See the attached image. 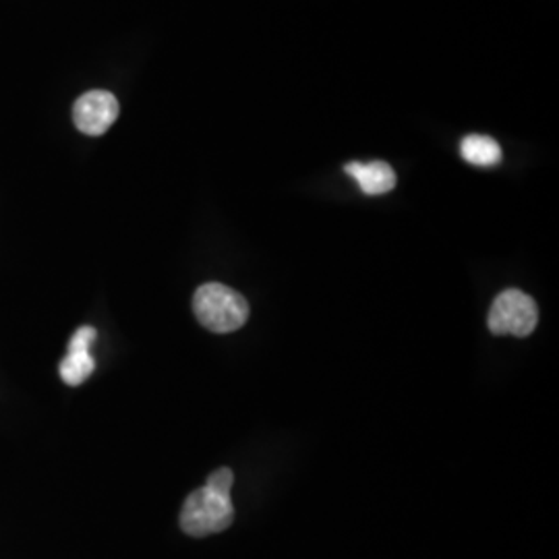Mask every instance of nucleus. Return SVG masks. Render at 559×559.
<instances>
[{
	"instance_id": "1",
	"label": "nucleus",
	"mask_w": 559,
	"mask_h": 559,
	"mask_svg": "<svg viewBox=\"0 0 559 559\" xmlns=\"http://www.w3.org/2000/svg\"><path fill=\"white\" fill-rule=\"evenodd\" d=\"M193 311L201 325L214 334H230L249 320L245 297L221 282H207L195 290Z\"/></svg>"
},
{
	"instance_id": "8",
	"label": "nucleus",
	"mask_w": 559,
	"mask_h": 559,
	"mask_svg": "<svg viewBox=\"0 0 559 559\" xmlns=\"http://www.w3.org/2000/svg\"><path fill=\"white\" fill-rule=\"evenodd\" d=\"M233 483H235V475L230 468H218L216 473L210 475V479L205 483L207 489L221 493V496H228L230 498V489H233Z\"/></svg>"
},
{
	"instance_id": "5",
	"label": "nucleus",
	"mask_w": 559,
	"mask_h": 559,
	"mask_svg": "<svg viewBox=\"0 0 559 559\" xmlns=\"http://www.w3.org/2000/svg\"><path fill=\"white\" fill-rule=\"evenodd\" d=\"M96 334L98 332L92 325H83L73 334L67 348L69 353L64 359L60 360L59 367L60 378L67 385H80L94 373L96 360L92 357L90 348H92V342L96 340Z\"/></svg>"
},
{
	"instance_id": "6",
	"label": "nucleus",
	"mask_w": 559,
	"mask_h": 559,
	"mask_svg": "<svg viewBox=\"0 0 559 559\" xmlns=\"http://www.w3.org/2000/svg\"><path fill=\"white\" fill-rule=\"evenodd\" d=\"M344 170L359 182L360 191L367 195H383L396 187V173L385 162H350Z\"/></svg>"
},
{
	"instance_id": "3",
	"label": "nucleus",
	"mask_w": 559,
	"mask_h": 559,
	"mask_svg": "<svg viewBox=\"0 0 559 559\" xmlns=\"http://www.w3.org/2000/svg\"><path fill=\"white\" fill-rule=\"evenodd\" d=\"M537 323H539L537 302L516 288L503 290L500 297L493 300L489 311V330L496 336L510 334V336L524 338L535 332Z\"/></svg>"
},
{
	"instance_id": "4",
	"label": "nucleus",
	"mask_w": 559,
	"mask_h": 559,
	"mask_svg": "<svg viewBox=\"0 0 559 559\" xmlns=\"http://www.w3.org/2000/svg\"><path fill=\"white\" fill-rule=\"evenodd\" d=\"M119 100L104 90L83 94L73 106V122L81 133L100 138L119 119Z\"/></svg>"
},
{
	"instance_id": "2",
	"label": "nucleus",
	"mask_w": 559,
	"mask_h": 559,
	"mask_svg": "<svg viewBox=\"0 0 559 559\" xmlns=\"http://www.w3.org/2000/svg\"><path fill=\"white\" fill-rule=\"evenodd\" d=\"M235 520V508L228 496L207 487L193 491L180 510V528L191 537H207L226 531Z\"/></svg>"
},
{
	"instance_id": "7",
	"label": "nucleus",
	"mask_w": 559,
	"mask_h": 559,
	"mask_svg": "<svg viewBox=\"0 0 559 559\" xmlns=\"http://www.w3.org/2000/svg\"><path fill=\"white\" fill-rule=\"evenodd\" d=\"M462 158L480 168H489L500 164L503 154H501L500 143L493 138L487 135H466L460 145Z\"/></svg>"
}]
</instances>
